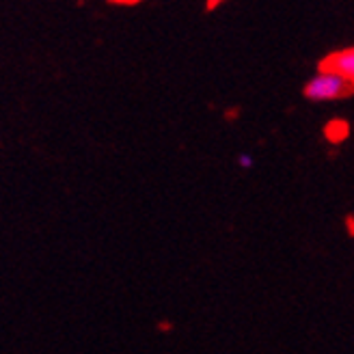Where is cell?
<instances>
[{"mask_svg":"<svg viewBox=\"0 0 354 354\" xmlns=\"http://www.w3.org/2000/svg\"><path fill=\"white\" fill-rule=\"evenodd\" d=\"M320 69H330V72L354 82V46L330 52V55L320 63Z\"/></svg>","mask_w":354,"mask_h":354,"instance_id":"2","label":"cell"},{"mask_svg":"<svg viewBox=\"0 0 354 354\" xmlns=\"http://www.w3.org/2000/svg\"><path fill=\"white\" fill-rule=\"evenodd\" d=\"M253 165H255V158L251 153H240L238 156V167L240 169H253Z\"/></svg>","mask_w":354,"mask_h":354,"instance_id":"4","label":"cell"},{"mask_svg":"<svg viewBox=\"0 0 354 354\" xmlns=\"http://www.w3.org/2000/svg\"><path fill=\"white\" fill-rule=\"evenodd\" d=\"M324 132H326V136H328L330 143H342V140L348 138L350 128H348V123H346V121H330Z\"/></svg>","mask_w":354,"mask_h":354,"instance_id":"3","label":"cell"},{"mask_svg":"<svg viewBox=\"0 0 354 354\" xmlns=\"http://www.w3.org/2000/svg\"><path fill=\"white\" fill-rule=\"evenodd\" d=\"M354 93V82L346 80L344 76L330 72V69H320L315 76H311L305 86L303 95L309 102H335Z\"/></svg>","mask_w":354,"mask_h":354,"instance_id":"1","label":"cell"}]
</instances>
